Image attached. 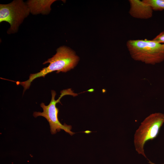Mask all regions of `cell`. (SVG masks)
<instances>
[{"label":"cell","instance_id":"obj_8","mask_svg":"<svg viewBox=\"0 0 164 164\" xmlns=\"http://www.w3.org/2000/svg\"><path fill=\"white\" fill-rule=\"evenodd\" d=\"M144 3L149 5L154 11L164 10V0H143Z\"/></svg>","mask_w":164,"mask_h":164},{"label":"cell","instance_id":"obj_9","mask_svg":"<svg viewBox=\"0 0 164 164\" xmlns=\"http://www.w3.org/2000/svg\"><path fill=\"white\" fill-rule=\"evenodd\" d=\"M152 40L164 44V31L160 33Z\"/></svg>","mask_w":164,"mask_h":164},{"label":"cell","instance_id":"obj_6","mask_svg":"<svg viewBox=\"0 0 164 164\" xmlns=\"http://www.w3.org/2000/svg\"><path fill=\"white\" fill-rule=\"evenodd\" d=\"M130 9L129 13L133 17L142 19L151 18L153 11L151 7L142 1L129 0Z\"/></svg>","mask_w":164,"mask_h":164},{"label":"cell","instance_id":"obj_7","mask_svg":"<svg viewBox=\"0 0 164 164\" xmlns=\"http://www.w3.org/2000/svg\"><path fill=\"white\" fill-rule=\"evenodd\" d=\"M56 0H30L28 1L26 3L30 12L32 14L46 15L50 12L51 5Z\"/></svg>","mask_w":164,"mask_h":164},{"label":"cell","instance_id":"obj_10","mask_svg":"<svg viewBox=\"0 0 164 164\" xmlns=\"http://www.w3.org/2000/svg\"><path fill=\"white\" fill-rule=\"evenodd\" d=\"M149 163L150 164H155V163H154L153 162H151L149 160ZM164 164V163H163V164Z\"/></svg>","mask_w":164,"mask_h":164},{"label":"cell","instance_id":"obj_1","mask_svg":"<svg viewBox=\"0 0 164 164\" xmlns=\"http://www.w3.org/2000/svg\"><path fill=\"white\" fill-rule=\"evenodd\" d=\"M79 60V57L72 50L66 46H61L57 49L55 55L43 63V64L50 63L48 66L43 68L39 72L30 74L29 79L26 81H11L15 82L18 85L22 86L24 93L29 88L32 82L36 78L44 77L47 74L55 71L56 73L66 72L73 68Z\"/></svg>","mask_w":164,"mask_h":164},{"label":"cell","instance_id":"obj_4","mask_svg":"<svg viewBox=\"0 0 164 164\" xmlns=\"http://www.w3.org/2000/svg\"><path fill=\"white\" fill-rule=\"evenodd\" d=\"M51 93L52 98L49 104L48 105H46L44 103H41L40 106L43 109V112H34L33 116L35 118L41 116L46 118L49 123L51 134H55L57 132L60 131L61 130H63L71 135H72L75 133L71 131V126L65 123L62 125L59 121L58 117L59 109L56 107V104L58 102L60 103V100L64 95H71L75 96L77 94L73 93L70 89L63 90L61 92V94L59 98L56 100L55 99L56 94V92L52 90Z\"/></svg>","mask_w":164,"mask_h":164},{"label":"cell","instance_id":"obj_3","mask_svg":"<svg viewBox=\"0 0 164 164\" xmlns=\"http://www.w3.org/2000/svg\"><path fill=\"white\" fill-rule=\"evenodd\" d=\"M164 123V114L159 112L150 114L141 123L134 137L135 149L138 154L147 158L144 152V145L147 142L156 137Z\"/></svg>","mask_w":164,"mask_h":164},{"label":"cell","instance_id":"obj_5","mask_svg":"<svg viewBox=\"0 0 164 164\" xmlns=\"http://www.w3.org/2000/svg\"><path fill=\"white\" fill-rule=\"evenodd\" d=\"M30 13L26 3L22 0H14L10 3L0 5V22H6L10 25L9 34L16 32L20 25Z\"/></svg>","mask_w":164,"mask_h":164},{"label":"cell","instance_id":"obj_2","mask_svg":"<svg viewBox=\"0 0 164 164\" xmlns=\"http://www.w3.org/2000/svg\"><path fill=\"white\" fill-rule=\"evenodd\" d=\"M126 46L135 60L154 65L164 60V44L153 40H129Z\"/></svg>","mask_w":164,"mask_h":164}]
</instances>
